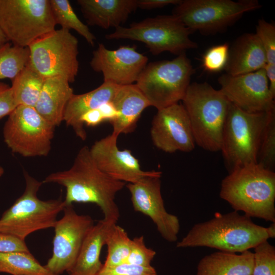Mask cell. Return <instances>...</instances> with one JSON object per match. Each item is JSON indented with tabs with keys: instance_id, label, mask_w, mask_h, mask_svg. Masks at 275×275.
<instances>
[{
	"instance_id": "obj_1",
	"label": "cell",
	"mask_w": 275,
	"mask_h": 275,
	"mask_svg": "<svg viewBox=\"0 0 275 275\" xmlns=\"http://www.w3.org/2000/svg\"><path fill=\"white\" fill-rule=\"evenodd\" d=\"M42 182L64 186L66 206L73 203L95 204L102 210L104 218L116 222L119 219L115 196L126 183L102 172L93 161L87 146L79 149L69 169L50 174Z\"/></svg>"
},
{
	"instance_id": "obj_35",
	"label": "cell",
	"mask_w": 275,
	"mask_h": 275,
	"mask_svg": "<svg viewBox=\"0 0 275 275\" xmlns=\"http://www.w3.org/2000/svg\"><path fill=\"white\" fill-rule=\"evenodd\" d=\"M156 252L145 244L143 236L131 239L130 250L126 262L145 267L151 266Z\"/></svg>"
},
{
	"instance_id": "obj_12",
	"label": "cell",
	"mask_w": 275,
	"mask_h": 275,
	"mask_svg": "<svg viewBox=\"0 0 275 275\" xmlns=\"http://www.w3.org/2000/svg\"><path fill=\"white\" fill-rule=\"evenodd\" d=\"M54 129L35 107L18 105L4 124V140L12 152L23 157L46 156Z\"/></svg>"
},
{
	"instance_id": "obj_38",
	"label": "cell",
	"mask_w": 275,
	"mask_h": 275,
	"mask_svg": "<svg viewBox=\"0 0 275 275\" xmlns=\"http://www.w3.org/2000/svg\"><path fill=\"white\" fill-rule=\"evenodd\" d=\"M30 252L24 240L12 235L0 232V253Z\"/></svg>"
},
{
	"instance_id": "obj_31",
	"label": "cell",
	"mask_w": 275,
	"mask_h": 275,
	"mask_svg": "<svg viewBox=\"0 0 275 275\" xmlns=\"http://www.w3.org/2000/svg\"><path fill=\"white\" fill-rule=\"evenodd\" d=\"M257 163L274 171L275 167V110L268 118L259 145Z\"/></svg>"
},
{
	"instance_id": "obj_20",
	"label": "cell",
	"mask_w": 275,
	"mask_h": 275,
	"mask_svg": "<svg viewBox=\"0 0 275 275\" xmlns=\"http://www.w3.org/2000/svg\"><path fill=\"white\" fill-rule=\"evenodd\" d=\"M90 25L107 29L121 26L138 8L137 0H78Z\"/></svg>"
},
{
	"instance_id": "obj_15",
	"label": "cell",
	"mask_w": 275,
	"mask_h": 275,
	"mask_svg": "<svg viewBox=\"0 0 275 275\" xmlns=\"http://www.w3.org/2000/svg\"><path fill=\"white\" fill-rule=\"evenodd\" d=\"M161 175V172L157 171L137 182L128 183L126 187L134 210L149 217L162 237L173 242L177 239L180 223L177 216L165 209L160 190Z\"/></svg>"
},
{
	"instance_id": "obj_18",
	"label": "cell",
	"mask_w": 275,
	"mask_h": 275,
	"mask_svg": "<svg viewBox=\"0 0 275 275\" xmlns=\"http://www.w3.org/2000/svg\"><path fill=\"white\" fill-rule=\"evenodd\" d=\"M118 136L111 134L96 141L90 148L97 167L112 178L128 183L137 182L157 171H144L130 150H121L117 146Z\"/></svg>"
},
{
	"instance_id": "obj_37",
	"label": "cell",
	"mask_w": 275,
	"mask_h": 275,
	"mask_svg": "<svg viewBox=\"0 0 275 275\" xmlns=\"http://www.w3.org/2000/svg\"><path fill=\"white\" fill-rule=\"evenodd\" d=\"M17 106L11 87L0 82V119L9 116Z\"/></svg>"
},
{
	"instance_id": "obj_32",
	"label": "cell",
	"mask_w": 275,
	"mask_h": 275,
	"mask_svg": "<svg viewBox=\"0 0 275 275\" xmlns=\"http://www.w3.org/2000/svg\"><path fill=\"white\" fill-rule=\"evenodd\" d=\"M252 275H275V248L268 240L254 248Z\"/></svg>"
},
{
	"instance_id": "obj_16",
	"label": "cell",
	"mask_w": 275,
	"mask_h": 275,
	"mask_svg": "<svg viewBox=\"0 0 275 275\" xmlns=\"http://www.w3.org/2000/svg\"><path fill=\"white\" fill-rule=\"evenodd\" d=\"M148 61L147 57L138 52L135 46H121L109 50L99 43L90 65L94 71L102 73L103 82L122 86L135 83Z\"/></svg>"
},
{
	"instance_id": "obj_33",
	"label": "cell",
	"mask_w": 275,
	"mask_h": 275,
	"mask_svg": "<svg viewBox=\"0 0 275 275\" xmlns=\"http://www.w3.org/2000/svg\"><path fill=\"white\" fill-rule=\"evenodd\" d=\"M264 48L266 59V65L275 66V26L264 19L259 20L255 33Z\"/></svg>"
},
{
	"instance_id": "obj_43",
	"label": "cell",
	"mask_w": 275,
	"mask_h": 275,
	"mask_svg": "<svg viewBox=\"0 0 275 275\" xmlns=\"http://www.w3.org/2000/svg\"><path fill=\"white\" fill-rule=\"evenodd\" d=\"M4 173V170L3 168L0 166V177L3 175Z\"/></svg>"
},
{
	"instance_id": "obj_17",
	"label": "cell",
	"mask_w": 275,
	"mask_h": 275,
	"mask_svg": "<svg viewBox=\"0 0 275 275\" xmlns=\"http://www.w3.org/2000/svg\"><path fill=\"white\" fill-rule=\"evenodd\" d=\"M150 134L154 146L167 153L189 152L196 145L186 110L178 103L157 110Z\"/></svg>"
},
{
	"instance_id": "obj_29",
	"label": "cell",
	"mask_w": 275,
	"mask_h": 275,
	"mask_svg": "<svg viewBox=\"0 0 275 275\" xmlns=\"http://www.w3.org/2000/svg\"><path fill=\"white\" fill-rule=\"evenodd\" d=\"M30 51L8 42L0 48V79H13L28 64Z\"/></svg>"
},
{
	"instance_id": "obj_21",
	"label": "cell",
	"mask_w": 275,
	"mask_h": 275,
	"mask_svg": "<svg viewBox=\"0 0 275 275\" xmlns=\"http://www.w3.org/2000/svg\"><path fill=\"white\" fill-rule=\"evenodd\" d=\"M118 86L103 82L97 88L81 94H73L65 109L63 121L71 127L76 135L84 141L87 133L81 122V117L88 112L98 108L102 104L111 101Z\"/></svg>"
},
{
	"instance_id": "obj_28",
	"label": "cell",
	"mask_w": 275,
	"mask_h": 275,
	"mask_svg": "<svg viewBox=\"0 0 275 275\" xmlns=\"http://www.w3.org/2000/svg\"><path fill=\"white\" fill-rule=\"evenodd\" d=\"M52 16L56 25L62 29L74 30L92 46L96 39L88 25L84 24L74 12L68 0H49Z\"/></svg>"
},
{
	"instance_id": "obj_27",
	"label": "cell",
	"mask_w": 275,
	"mask_h": 275,
	"mask_svg": "<svg viewBox=\"0 0 275 275\" xmlns=\"http://www.w3.org/2000/svg\"><path fill=\"white\" fill-rule=\"evenodd\" d=\"M0 273L12 275H54L30 253H0Z\"/></svg>"
},
{
	"instance_id": "obj_30",
	"label": "cell",
	"mask_w": 275,
	"mask_h": 275,
	"mask_svg": "<svg viewBox=\"0 0 275 275\" xmlns=\"http://www.w3.org/2000/svg\"><path fill=\"white\" fill-rule=\"evenodd\" d=\"M131 244V239L125 230L117 224L114 225L106 238L107 254L103 265L111 266L126 262Z\"/></svg>"
},
{
	"instance_id": "obj_19",
	"label": "cell",
	"mask_w": 275,
	"mask_h": 275,
	"mask_svg": "<svg viewBox=\"0 0 275 275\" xmlns=\"http://www.w3.org/2000/svg\"><path fill=\"white\" fill-rule=\"evenodd\" d=\"M111 102L118 113L111 123L112 133L117 136L133 132L142 112L150 106L135 84L119 86Z\"/></svg>"
},
{
	"instance_id": "obj_7",
	"label": "cell",
	"mask_w": 275,
	"mask_h": 275,
	"mask_svg": "<svg viewBox=\"0 0 275 275\" xmlns=\"http://www.w3.org/2000/svg\"><path fill=\"white\" fill-rule=\"evenodd\" d=\"M194 72L184 52L172 60L147 64L135 84L150 105L158 110L182 100Z\"/></svg>"
},
{
	"instance_id": "obj_3",
	"label": "cell",
	"mask_w": 275,
	"mask_h": 275,
	"mask_svg": "<svg viewBox=\"0 0 275 275\" xmlns=\"http://www.w3.org/2000/svg\"><path fill=\"white\" fill-rule=\"evenodd\" d=\"M219 196L236 211L275 223V173L257 163L237 167L222 181Z\"/></svg>"
},
{
	"instance_id": "obj_39",
	"label": "cell",
	"mask_w": 275,
	"mask_h": 275,
	"mask_svg": "<svg viewBox=\"0 0 275 275\" xmlns=\"http://www.w3.org/2000/svg\"><path fill=\"white\" fill-rule=\"evenodd\" d=\"M181 0H137L138 8L143 10H151L162 8L170 5H177Z\"/></svg>"
},
{
	"instance_id": "obj_26",
	"label": "cell",
	"mask_w": 275,
	"mask_h": 275,
	"mask_svg": "<svg viewBox=\"0 0 275 275\" xmlns=\"http://www.w3.org/2000/svg\"><path fill=\"white\" fill-rule=\"evenodd\" d=\"M45 79L28 63L11 80V87L17 106L24 105L35 107Z\"/></svg>"
},
{
	"instance_id": "obj_24",
	"label": "cell",
	"mask_w": 275,
	"mask_h": 275,
	"mask_svg": "<svg viewBox=\"0 0 275 275\" xmlns=\"http://www.w3.org/2000/svg\"><path fill=\"white\" fill-rule=\"evenodd\" d=\"M70 82L61 76L45 79L35 108L54 127L63 121L65 107L74 94Z\"/></svg>"
},
{
	"instance_id": "obj_34",
	"label": "cell",
	"mask_w": 275,
	"mask_h": 275,
	"mask_svg": "<svg viewBox=\"0 0 275 275\" xmlns=\"http://www.w3.org/2000/svg\"><path fill=\"white\" fill-rule=\"evenodd\" d=\"M229 46L224 43L209 48L203 56L202 65L209 72H217L225 69L229 56Z\"/></svg>"
},
{
	"instance_id": "obj_36",
	"label": "cell",
	"mask_w": 275,
	"mask_h": 275,
	"mask_svg": "<svg viewBox=\"0 0 275 275\" xmlns=\"http://www.w3.org/2000/svg\"><path fill=\"white\" fill-rule=\"evenodd\" d=\"M98 275H157V272L152 266L145 267L124 262L111 266L103 265Z\"/></svg>"
},
{
	"instance_id": "obj_8",
	"label": "cell",
	"mask_w": 275,
	"mask_h": 275,
	"mask_svg": "<svg viewBox=\"0 0 275 275\" xmlns=\"http://www.w3.org/2000/svg\"><path fill=\"white\" fill-rule=\"evenodd\" d=\"M193 31L174 15H158L133 22L129 27L118 26L106 34L108 40L129 39L144 43L153 55L168 51L177 56L198 47L189 35Z\"/></svg>"
},
{
	"instance_id": "obj_10",
	"label": "cell",
	"mask_w": 275,
	"mask_h": 275,
	"mask_svg": "<svg viewBox=\"0 0 275 275\" xmlns=\"http://www.w3.org/2000/svg\"><path fill=\"white\" fill-rule=\"evenodd\" d=\"M78 42L69 30H54L36 39L29 47V64L45 78L61 76L75 81L79 68Z\"/></svg>"
},
{
	"instance_id": "obj_6",
	"label": "cell",
	"mask_w": 275,
	"mask_h": 275,
	"mask_svg": "<svg viewBox=\"0 0 275 275\" xmlns=\"http://www.w3.org/2000/svg\"><path fill=\"white\" fill-rule=\"evenodd\" d=\"M274 110L250 113L230 102L220 150L229 172L237 167L257 163L262 134Z\"/></svg>"
},
{
	"instance_id": "obj_40",
	"label": "cell",
	"mask_w": 275,
	"mask_h": 275,
	"mask_svg": "<svg viewBox=\"0 0 275 275\" xmlns=\"http://www.w3.org/2000/svg\"><path fill=\"white\" fill-rule=\"evenodd\" d=\"M103 122V117L98 108L88 112L81 118V122L84 126H96Z\"/></svg>"
},
{
	"instance_id": "obj_42",
	"label": "cell",
	"mask_w": 275,
	"mask_h": 275,
	"mask_svg": "<svg viewBox=\"0 0 275 275\" xmlns=\"http://www.w3.org/2000/svg\"><path fill=\"white\" fill-rule=\"evenodd\" d=\"M8 42L5 34L0 28V48Z\"/></svg>"
},
{
	"instance_id": "obj_22",
	"label": "cell",
	"mask_w": 275,
	"mask_h": 275,
	"mask_svg": "<svg viewBox=\"0 0 275 275\" xmlns=\"http://www.w3.org/2000/svg\"><path fill=\"white\" fill-rule=\"evenodd\" d=\"M266 64L265 53L258 37L246 33L233 43L224 69L226 74L238 75L264 69Z\"/></svg>"
},
{
	"instance_id": "obj_11",
	"label": "cell",
	"mask_w": 275,
	"mask_h": 275,
	"mask_svg": "<svg viewBox=\"0 0 275 275\" xmlns=\"http://www.w3.org/2000/svg\"><path fill=\"white\" fill-rule=\"evenodd\" d=\"M261 7L257 0H181L173 15L193 32L212 34L225 31L244 13Z\"/></svg>"
},
{
	"instance_id": "obj_25",
	"label": "cell",
	"mask_w": 275,
	"mask_h": 275,
	"mask_svg": "<svg viewBox=\"0 0 275 275\" xmlns=\"http://www.w3.org/2000/svg\"><path fill=\"white\" fill-rule=\"evenodd\" d=\"M253 252L221 251L203 257L197 265L196 275H252Z\"/></svg>"
},
{
	"instance_id": "obj_13",
	"label": "cell",
	"mask_w": 275,
	"mask_h": 275,
	"mask_svg": "<svg viewBox=\"0 0 275 275\" xmlns=\"http://www.w3.org/2000/svg\"><path fill=\"white\" fill-rule=\"evenodd\" d=\"M64 215L53 227L51 257L44 267L54 275L67 272L73 267L87 234L94 225L88 215H80L72 205L66 206Z\"/></svg>"
},
{
	"instance_id": "obj_5",
	"label": "cell",
	"mask_w": 275,
	"mask_h": 275,
	"mask_svg": "<svg viewBox=\"0 0 275 275\" xmlns=\"http://www.w3.org/2000/svg\"><path fill=\"white\" fill-rule=\"evenodd\" d=\"M23 193L0 218V232L21 240L37 231L53 228L57 216L66 206L61 198L40 200L37 193L43 184L24 171Z\"/></svg>"
},
{
	"instance_id": "obj_9",
	"label": "cell",
	"mask_w": 275,
	"mask_h": 275,
	"mask_svg": "<svg viewBox=\"0 0 275 275\" xmlns=\"http://www.w3.org/2000/svg\"><path fill=\"white\" fill-rule=\"evenodd\" d=\"M56 25L49 0H0V28L14 45L28 47Z\"/></svg>"
},
{
	"instance_id": "obj_41",
	"label": "cell",
	"mask_w": 275,
	"mask_h": 275,
	"mask_svg": "<svg viewBox=\"0 0 275 275\" xmlns=\"http://www.w3.org/2000/svg\"><path fill=\"white\" fill-rule=\"evenodd\" d=\"M98 108L102 113L104 121L111 123L118 116V113L111 101L102 104Z\"/></svg>"
},
{
	"instance_id": "obj_2",
	"label": "cell",
	"mask_w": 275,
	"mask_h": 275,
	"mask_svg": "<svg viewBox=\"0 0 275 275\" xmlns=\"http://www.w3.org/2000/svg\"><path fill=\"white\" fill-rule=\"evenodd\" d=\"M274 236V223L268 227L259 226L251 217L234 210L215 213L210 219L195 224L176 246L208 247L240 253Z\"/></svg>"
},
{
	"instance_id": "obj_23",
	"label": "cell",
	"mask_w": 275,
	"mask_h": 275,
	"mask_svg": "<svg viewBox=\"0 0 275 275\" xmlns=\"http://www.w3.org/2000/svg\"><path fill=\"white\" fill-rule=\"evenodd\" d=\"M117 222L103 218L94 225L85 237L78 255L69 275H98L103 267L100 260L107 235Z\"/></svg>"
},
{
	"instance_id": "obj_4",
	"label": "cell",
	"mask_w": 275,
	"mask_h": 275,
	"mask_svg": "<svg viewBox=\"0 0 275 275\" xmlns=\"http://www.w3.org/2000/svg\"><path fill=\"white\" fill-rule=\"evenodd\" d=\"M182 101L196 144L208 151H220L230 102L206 82L190 83Z\"/></svg>"
},
{
	"instance_id": "obj_14",
	"label": "cell",
	"mask_w": 275,
	"mask_h": 275,
	"mask_svg": "<svg viewBox=\"0 0 275 275\" xmlns=\"http://www.w3.org/2000/svg\"><path fill=\"white\" fill-rule=\"evenodd\" d=\"M220 91L232 104L250 113L275 109L274 97L269 88L264 69L244 74L226 73L218 78Z\"/></svg>"
}]
</instances>
